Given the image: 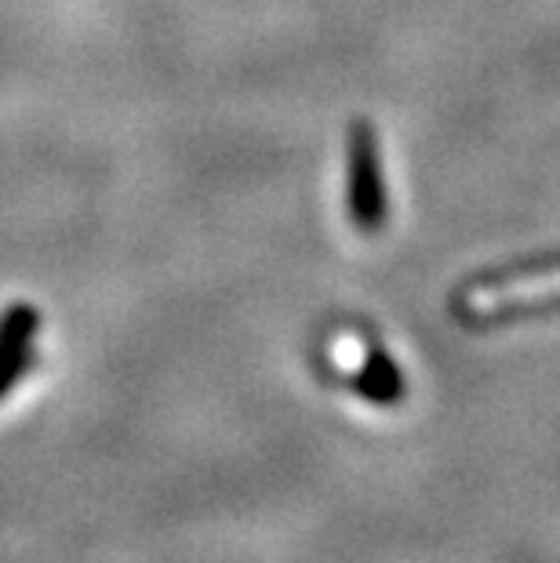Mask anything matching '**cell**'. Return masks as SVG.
<instances>
[{
    "label": "cell",
    "instance_id": "6da1fadb",
    "mask_svg": "<svg viewBox=\"0 0 560 563\" xmlns=\"http://www.w3.org/2000/svg\"><path fill=\"white\" fill-rule=\"evenodd\" d=\"M345 208L356 233H378L386 225V186L378 167V142L367 121L350 124L345 139Z\"/></svg>",
    "mask_w": 560,
    "mask_h": 563
},
{
    "label": "cell",
    "instance_id": "7a4b0ae2",
    "mask_svg": "<svg viewBox=\"0 0 560 563\" xmlns=\"http://www.w3.org/2000/svg\"><path fill=\"white\" fill-rule=\"evenodd\" d=\"M41 328V317L33 306H11L0 317V400L15 382L26 375L33 361V334Z\"/></svg>",
    "mask_w": 560,
    "mask_h": 563
},
{
    "label": "cell",
    "instance_id": "3957f363",
    "mask_svg": "<svg viewBox=\"0 0 560 563\" xmlns=\"http://www.w3.org/2000/svg\"><path fill=\"white\" fill-rule=\"evenodd\" d=\"M350 382H353V389L361 393L364 400L383 404V407L397 404L400 393H404V378H400L397 364H393L389 356L378 353V350H367L361 371H356Z\"/></svg>",
    "mask_w": 560,
    "mask_h": 563
}]
</instances>
